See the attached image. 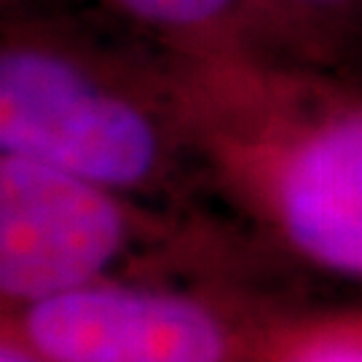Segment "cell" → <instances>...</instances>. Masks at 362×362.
Listing matches in <instances>:
<instances>
[{
    "mask_svg": "<svg viewBox=\"0 0 362 362\" xmlns=\"http://www.w3.org/2000/svg\"><path fill=\"white\" fill-rule=\"evenodd\" d=\"M209 199L298 272L362 285V76L172 54Z\"/></svg>",
    "mask_w": 362,
    "mask_h": 362,
    "instance_id": "cell-1",
    "label": "cell"
},
{
    "mask_svg": "<svg viewBox=\"0 0 362 362\" xmlns=\"http://www.w3.org/2000/svg\"><path fill=\"white\" fill-rule=\"evenodd\" d=\"M0 151L161 204L209 199L172 54L103 11L3 8Z\"/></svg>",
    "mask_w": 362,
    "mask_h": 362,
    "instance_id": "cell-2",
    "label": "cell"
},
{
    "mask_svg": "<svg viewBox=\"0 0 362 362\" xmlns=\"http://www.w3.org/2000/svg\"><path fill=\"white\" fill-rule=\"evenodd\" d=\"M298 269L233 215L177 207L0 151V311L121 279H252Z\"/></svg>",
    "mask_w": 362,
    "mask_h": 362,
    "instance_id": "cell-3",
    "label": "cell"
},
{
    "mask_svg": "<svg viewBox=\"0 0 362 362\" xmlns=\"http://www.w3.org/2000/svg\"><path fill=\"white\" fill-rule=\"evenodd\" d=\"M306 298L252 279H121L0 311V336L54 362H260Z\"/></svg>",
    "mask_w": 362,
    "mask_h": 362,
    "instance_id": "cell-4",
    "label": "cell"
},
{
    "mask_svg": "<svg viewBox=\"0 0 362 362\" xmlns=\"http://www.w3.org/2000/svg\"><path fill=\"white\" fill-rule=\"evenodd\" d=\"M105 16L191 59H269L344 70L276 0H91ZM349 73V70H346Z\"/></svg>",
    "mask_w": 362,
    "mask_h": 362,
    "instance_id": "cell-5",
    "label": "cell"
},
{
    "mask_svg": "<svg viewBox=\"0 0 362 362\" xmlns=\"http://www.w3.org/2000/svg\"><path fill=\"white\" fill-rule=\"evenodd\" d=\"M260 362H362V303H303L276 327Z\"/></svg>",
    "mask_w": 362,
    "mask_h": 362,
    "instance_id": "cell-6",
    "label": "cell"
},
{
    "mask_svg": "<svg viewBox=\"0 0 362 362\" xmlns=\"http://www.w3.org/2000/svg\"><path fill=\"white\" fill-rule=\"evenodd\" d=\"M349 73L362 76V0H276Z\"/></svg>",
    "mask_w": 362,
    "mask_h": 362,
    "instance_id": "cell-7",
    "label": "cell"
},
{
    "mask_svg": "<svg viewBox=\"0 0 362 362\" xmlns=\"http://www.w3.org/2000/svg\"><path fill=\"white\" fill-rule=\"evenodd\" d=\"M0 362H54V360L43 357L38 351L27 349V346H22L13 338L0 336Z\"/></svg>",
    "mask_w": 362,
    "mask_h": 362,
    "instance_id": "cell-8",
    "label": "cell"
},
{
    "mask_svg": "<svg viewBox=\"0 0 362 362\" xmlns=\"http://www.w3.org/2000/svg\"><path fill=\"white\" fill-rule=\"evenodd\" d=\"M16 3H27V0H3V8L6 6H16Z\"/></svg>",
    "mask_w": 362,
    "mask_h": 362,
    "instance_id": "cell-9",
    "label": "cell"
}]
</instances>
